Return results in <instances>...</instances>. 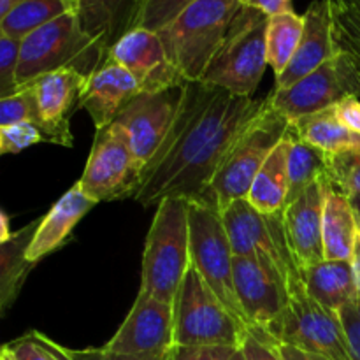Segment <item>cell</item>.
<instances>
[{
	"instance_id": "6",
	"label": "cell",
	"mask_w": 360,
	"mask_h": 360,
	"mask_svg": "<svg viewBox=\"0 0 360 360\" xmlns=\"http://www.w3.org/2000/svg\"><path fill=\"white\" fill-rule=\"evenodd\" d=\"M288 127L290 122L267 105L266 111L239 137L236 146L214 174L206 195L199 200L213 204L221 213L236 200L246 199L253 179L257 178L271 153L276 150L278 144L285 139Z\"/></svg>"
},
{
	"instance_id": "12",
	"label": "cell",
	"mask_w": 360,
	"mask_h": 360,
	"mask_svg": "<svg viewBox=\"0 0 360 360\" xmlns=\"http://www.w3.org/2000/svg\"><path fill=\"white\" fill-rule=\"evenodd\" d=\"M183 91L185 86H174L157 94H139L116 116L115 122L129 132L143 172L167 139L178 118Z\"/></svg>"
},
{
	"instance_id": "27",
	"label": "cell",
	"mask_w": 360,
	"mask_h": 360,
	"mask_svg": "<svg viewBox=\"0 0 360 360\" xmlns=\"http://www.w3.org/2000/svg\"><path fill=\"white\" fill-rule=\"evenodd\" d=\"M41 220L25 225L13 232L0 246V309L6 313L16 301L28 273L35 264L28 262L27 252L32 245Z\"/></svg>"
},
{
	"instance_id": "32",
	"label": "cell",
	"mask_w": 360,
	"mask_h": 360,
	"mask_svg": "<svg viewBox=\"0 0 360 360\" xmlns=\"http://www.w3.org/2000/svg\"><path fill=\"white\" fill-rule=\"evenodd\" d=\"M333 11L338 44L360 63V13L345 0H333Z\"/></svg>"
},
{
	"instance_id": "36",
	"label": "cell",
	"mask_w": 360,
	"mask_h": 360,
	"mask_svg": "<svg viewBox=\"0 0 360 360\" xmlns=\"http://www.w3.org/2000/svg\"><path fill=\"white\" fill-rule=\"evenodd\" d=\"M21 41L0 34V98L16 94V72L20 65Z\"/></svg>"
},
{
	"instance_id": "2",
	"label": "cell",
	"mask_w": 360,
	"mask_h": 360,
	"mask_svg": "<svg viewBox=\"0 0 360 360\" xmlns=\"http://www.w3.org/2000/svg\"><path fill=\"white\" fill-rule=\"evenodd\" d=\"M188 207L179 197L158 202L144 243L139 290L171 304L192 267Z\"/></svg>"
},
{
	"instance_id": "19",
	"label": "cell",
	"mask_w": 360,
	"mask_h": 360,
	"mask_svg": "<svg viewBox=\"0 0 360 360\" xmlns=\"http://www.w3.org/2000/svg\"><path fill=\"white\" fill-rule=\"evenodd\" d=\"M88 76L74 67L55 70L32 83L37 97L41 118L55 136V144L70 148L74 144L69 115L79 105Z\"/></svg>"
},
{
	"instance_id": "3",
	"label": "cell",
	"mask_w": 360,
	"mask_h": 360,
	"mask_svg": "<svg viewBox=\"0 0 360 360\" xmlns=\"http://www.w3.org/2000/svg\"><path fill=\"white\" fill-rule=\"evenodd\" d=\"M241 9V0H197L158 30L165 53L186 83H199Z\"/></svg>"
},
{
	"instance_id": "5",
	"label": "cell",
	"mask_w": 360,
	"mask_h": 360,
	"mask_svg": "<svg viewBox=\"0 0 360 360\" xmlns=\"http://www.w3.org/2000/svg\"><path fill=\"white\" fill-rule=\"evenodd\" d=\"M267 23L269 16L262 11L241 6L200 83L239 97H252L269 65Z\"/></svg>"
},
{
	"instance_id": "4",
	"label": "cell",
	"mask_w": 360,
	"mask_h": 360,
	"mask_svg": "<svg viewBox=\"0 0 360 360\" xmlns=\"http://www.w3.org/2000/svg\"><path fill=\"white\" fill-rule=\"evenodd\" d=\"M105 60V53L83 30L77 14L65 13L21 41L16 86L21 90L39 77L67 67L90 76Z\"/></svg>"
},
{
	"instance_id": "18",
	"label": "cell",
	"mask_w": 360,
	"mask_h": 360,
	"mask_svg": "<svg viewBox=\"0 0 360 360\" xmlns=\"http://www.w3.org/2000/svg\"><path fill=\"white\" fill-rule=\"evenodd\" d=\"M302 18L304 32L297 51L285 72L276 77L274 88L292 86L304 76L315 72L323 63L336 58L341 51L334 30L333 0H313Z\"/></svg>"
},
{
	"instance_id": "30",
	"label": "cell",
	"mask_w": 360,
	"mask_h": 360,
	"mask_svg": "<svg viewBox=\"0 0 360 360\" xmlns=\"http://www.w3.org/2000/svg\"><path fill=\"white\" fill-rule=\"evenodd\" d=\"M65 13L70 11L62 0H27L0 20V34L23 41L32 32Z\"/></svg>"
},
{
	"instance_id": "14",
	"label": "cell",
	"mask_w": 360,
	"mask_h": 360,
	"mask_svg": "<svg viewBox=\"0 0 360 360\" xmlns=\"http://www.w3.org/2000/svg\"><path fill=\"white\" fill-rule=\"evenodd\" d=\"M108 350L127 355H167L174 347V308L139 290Z\"/></svg>"
},
{
	"instance_id": "17",
	"label": "cell",
	"mask_w": 360,
	"mask_h": 360,
	"mask_svg": "<svg viewBox=\"0 0 360 360\" xmlns=\"http://www.w3.org/2000/svg\"><path fill=\"white\" fill-rule=\"evenodd\" d=\"M326 179L306 188L281 213L285 236L301 269L326 260L323 252V204Z\"/></svg>"
},
{
	"instance_id": "49",
	"label": "cell",
	"mask_w": 360,
	"mask_h": 360,
	"mask_svg": "<svg viewBox=\"0 0 360 360\" xmlns=\"http://www.w3.org/2000/svg\"><path fill=\"white\" fill-rule=\"evenodd\" d=\"M352 200V207H354L355 218H357V225H359V234H360V195L350 197Z\"/></svg>"
},
{
	"instance_id": "31",
	"label": "cell",
	"mask_w": 360,
	"mask_h": 360,
	"mask_svg": "<svg viewBox=\"0 0 360 360\" xmlns=\"http://www.w3.org/2000/svg\"><path fill=\"white\" fill-rule=\"evenodd\" d=\"M18 123H34L44 132L46 141L55 144V136L41 118L37 97L32 84L21 88L9 97L0 98V127L18 125Z\"/></svg>"
},
{
	"instance_id": "43",
	"label": "cell",
	"mask_w": 360,
	"mask_h": 360,
	"mask_svg": "<svg viewBox=\"0 0 360 360\" xmlns=\"http://www.w3.org/2000/svg\"><path fill=\"white\" fill-rule=\"evenodd\" d=\"M341 72L347 83L348 95H355L360 98V63L355 62L348 53L341 49Z\"/></svg>"
},
{
	"instance_id": "10",
	"label": "cell",
	"mask_w": 360,
	"mask_h": 360,
	"mask_svg": "<svg viewBox=\"0 0 360 360\" xmlns=\"http://www.w3.org/2000/svg\"><path fill=\"white\" fill-rule=\"evenodd\" d=\"M143 181V165L134 153L132 141L123 125L112 122L97 130L86 167L79 183L97 202L136 195Z\"/></svg>"
},
{
	"instance_id": "22",
	"label": "cell",
	"mask_w": 360,
	"mask_h": 360,
	"mask_svg": "<svg viewBox=\"0 0 360 360\" xmlns=\"http://www.w3.org/2000/svg\"><path fill=\"white\" fill-rule=\"evenodd\" d=\"M98 204L83 192V186L77 181L72 188L67 190L51 206L46 217L41 218L37 232L27 252L28 262L37 264L49 253L56 252L72 234L74 227L79 224L84 214Z\"/></svg>"
},
{
	"instance_id": "52",
	"label": "cell",
	"mask_w": 360,
	"mask_h": 360,
	"mask_svg": "<svg viewBox=\"0 0 360 360\" xmlns=\"http://www.w3.org/2000/svg\"><path fill=\"white\" fill-rule=\"evenodd\" d=\"M231 360H246L245 352H243L241 348H238V350H236V354L231 357Z\"/></svg>"
},
{
	"instance_id": "39",
	"label": "cell",
	"mask_w": 360,
	"mask_h": 360,
	"mask_svg": "<svg viewBox=\"0 0 360 360\" xmlns=\"http://www.w3.org/2000/svg\"><path fill=\"white\" fill-rule=\"evenodd\" d=\"M341 323H343L345 336H347L348 348L354 360H360V315L357 311V306L350 304L340 311Z\"/></svg>"
},
{
	"instance_id": "40",
	"label": "cell",
	"mask_w": 360,
	"mask_h": 360,
	"mask_svg": "<svg viewBox=\"0 0 360 360\" xmlns=\"http://www.w3.org/2000/svg\"><path fill=\"white\" fill-rule=\"evenodd\" d=\"M241 350L245 352L246 360H283L267 338L259 336L255 333H250L245 338Z\"/></svg>"
},
{
	"instance_id": "50",
	"label": "cell",
	"mask_w": 360,
	"mask_h": 360,
	"mask_svg": "<svg viewBox=\"0 0 360 360\" xmlns=\"http://www.w3.org/2000/svg\"><path fill=\"white\" fill-rule=\"evenodd\" d=\"M62 2L65 4L67 9H69L70 13L77 14V11H79V2H81V0H62Z\"/></svg>"
},
{
	"instance_id": "29",
	"label": "cell",
	"mask_w": 360,
	"mask_h": 360,
	"mask_svg": "<svg viewBox=\"0 0 360 360\" xmlns=\"http://www.w3.org/2000/svg\"><path fill=\"white\" fill-rule=\"evenodd\" d=\"M288 146V195L287 204L294 202L306 188L327 178V157L316 148L302 143L287 132Z\"/></svg>"
},
{
	"instance_id": "34",
	"label": "cell",
	"mask_w": 360,
	"mask_h": 360,
	"mask_svg": "<svg viewBox=\"0 0 360 360\" xmlns=\"http://www.w3.org/2000/svg\"><path fill=\"white\" fill-rule=\"evenodd\" d=\"M197 0H148L141 16L139 28L158 32Z\"/></svg>"
},
{
	"instance_id": "28",
	"label": "cell",
	"mask_w": 360,
	"mask_h": 360,
	"mask_svg": "<svg viewBox=\"0 0 360 360\" xmlns=\"http://www.w3.org/2000/svg\"><path fill=\"white\" fill-rule=\"evenodd\" d=\"M304 32V18L299 16L294 9L287 13L269 16L266 34L267 63L274 70V76H281L288 63L294 58L299 42Z\"/></svg>"
},
{
	"instance_id": "9",
	"label": "cell",
	"mask_w": 360,
	"mask_h": 360,
	"mask_svg": "<svg viewBox=\"0 0 360 360\" xmlns=\"http://www.w3.org/2000/svg\"><path fill=\"white\" fill-rule=\"evenodd\" d=\"M190 259L207 287L250 333L234 287V252L221 213L210 202L190 200Z\"/></svg>"
},
{
	"instance_id": "8",
	"label": "cell",
	"mask_w": 360,
	"mask_h": 360,
	"mask_svg": "<svg viewBox=\"0 0 360 360\" xmlns=\"http://www.w3.org/2000/svg\"><path fill=\"white\" fill-rule=\"evenodd\" d=\"M288 308L267 333L252 330L278 343L315 352L333 360H354L338 313L329 311L309 297L301 273L287 281Z\"/></svg>"
},
{
	"instance_id": "15",
	"label": "cell",
	"mask_w": 360,
	"mask_h": 360,
	"mask_svg": "<svg viewBox=\"0 0 360 360\" xmlns=\"http://www.w3.org/2000/svg\"><path fill=\"white\" fill-rule=\"evenodd\" d=\"M108 60L120 63L132 74L141 94H157L186 84L169 60L158 32L148 28H136L123 35L111 48Z\"/></svg>"
},
{
	"instance_id": "37",
	"label": "cell",
	"mask_w": 360,
	"mask_h": 360,
	"mask_svg": "<svg viewBox=\"0 0 360 360\" xmlns=\"http://www.w3.org/2000/svg\"><path fill=\"white\" fill-rule=\"evenodd\" d=\"M238 348L234 347H185L174 345L169 360H231Z\"/></svg>"
},
{
	"instance_id": "13",
	"label": "cell",
	"mask_w": 360,
	"mask_h": 360,
	"mask_svg": "<svg viewBox=\"0 0 360 360\" xmlns=\"http://www.w3.org/2000/svg\"><path fill=\"white\" fill-rule=\"evenodd\" d=\"M234 287L250 333H267L287 311V280L276 267L234 257Z\"/></svg>"
},
{
	"instance_id": "53",
	"label": "cell",
	"mask_w": 360,
	"mask_h": 360,
	"mask_svg": "<svg viewBox=\"0 0 360 360\" xmlns=\"http://www.w3.org/2000/svg\"><path fill=\"white\" fill-rule=\"evenodd\" d=\"M345 2L350 4V6H354L355 9H357L359 13H360V0H345Z\"/></svg>"
},
{
	"instance_id": "7",
	"label": "cell",
	"mask_w": 360,
	"mask_h": 360,
	"mask_svg": "<svg viewBox=\"0 0 360 360\" xmlns=\"http://www.w3.org/2000/svg\"><path fill=\"white\" fill-rule=\"evenodd\" d=\"M172 308L174 345L241 348L250 334L207 287L193 266L186 273Z\"/></svg>"
},
{
	"instance_id": "16",
	"label": "cell",
	"mask_w": 360,
	"mask_h": 360,
	"mask_svg": "<svg viewBox=\"0 0 360 360\" xmlns=\"http://www.w3.org/2000/svg\"><path fill=\"white\" fill-rule=\"evenodd\" d=\"M341 51L315 72L308 74L288 88H274L269 95V105L281 116L294 122L302 116L334 108L348 95L347 83L341 72Z\"/></svg>"
},
{
	"instance_id": "1",
	"label": "cell",
	"mask_w": 360,
	"mask_h": 360,
	"mask_svg": "<svg viewBox=\"0 0 360 360\" xmlns=\"http://www.w3.org/2000/svg\"><path fill=\"white\" fill-rule=\"evenodd\" d=\"M269 98L239 97L204 83H186L179 115L167 139L143 172L134 199L143 207L164 199L199 200L227 155Z\"/></svg>"
},
{
	"instance_id": "38",
	"label": "cell",
	"mask_w": 360,
	"mask_h": 360,
	"mask_svg": "<svg viewBox=\"0 0 360 360\" xmlns=\"http://www.w3.org/2000/svg\"><path fill=\"white\" fill-rule=\"evenodd\" d=\"M70 360H169L167 355H127L102 348H84V350H70L65 348Z\"/></svg>"
},
{
	"instance_id": "44",
	"label": "cell",
	"mask_w": 360,
	"mask_h": 360,
	"mask_svg": "<svg viewBox=\"0 0 360 360\" xmlns=\"http://www.w3.org/2000/svg\"><path fill=\"white\" fill-rule=\"evenodd\" d=\"M262 338H266V336H262ZM267 340H269V338H267ZM269 341L274 345V348H276V352L280 354V357L283 360H333L330 357H327V355L302 350V348L292 347V345H287V343H278V341H273V340H269Z\"/></svg>"
},
{
	"instance_id": "24",
	"label": "cell",
	"mask_w": 360,
	"mask_h": 360,
	"mask_svg": "<svg viewBox=\"0 0 360 360\" xmlns=\"http://www.w3.org/2000/svg\"><path fill=\"white\" fill-rule=\"evenodd\" d=\"M359 225L352 200L347 193L326 181V204H323V252L327 260H352Z\"/></svg>"
},
{
	"instance_id": "47",
	"label": "cell",
	"mask_w": 360,
	"mask_h": 360,
	"mask_svg": "<svg viewBox=\"0 0 360 360\" xmlns=\"http://www.w3.org/2000/svg\"><path fill=\"white\" fill-rule=\"evenodd\" d=\"M23 2H27V0H0V20H2L4 16H7L11 11L20 7Z\"/></svg>"
},
{
	"instance_id": "35",
	"label": "cell",
	"mask_w": 360,
	"mask_h": 360,
	"mask_svg": "<svg viewBox=\"0 0 360 360\" xmlns=\"http://www.w3.org/2000/svg\"><path fill=\"white\" fill-rule=\"evenodd\" d=\"M37 143H48L44 132L34 123L0 127V153H20Z\"/></svg>"
},
{
	"instance_id": "45",
	"label": "cell",
	"mask_w": 360,
	"mask_h": 360,
	"mask_svg": "<svg viewBox=\"0 0 360 360\" xmlns=\"http://www.w3.org/2000/svg\"><path fill=\"white\" fill-rule=\"evenodd\" d=\"M241 6L262 11L267 16L292 11V0H241Z\"/></svg>"
},
{
	"instance_id": "20",
	"label": "cell",
	"mask_w": 360,
	"mask_h": 360,
	"mask_svg": "<svg viewBox=\"0 0 360 360\" xmlns=\"http://www.w3.org/2000/svg\"><path fill=\"white\" fill-rule=\"evenodd\" d=\"M139 94L132 74L120 63L105 60L101 69L88 76L77 109H84L95 129L102 130L111 125L120 111Z\"/></svg>"
},
{
	"instance_id": "11",
	"label": "cell",
	"mask_w": 360,
	"mask_h": 360,
	"mask_svg": "<svg viewBox=\"0 0 360 360\" xmlns=\"http://www.w3.org/2000/svg\"><path fill=\"white\" fill-rule=\"evenodd\" d=\"M221 220L234 257L276 267L287 281L301 273L287 243L281 214H262L248 199H239L221 211Z\"/></svg>"
},
{
	"instance_id": "46",
	"label": "cell",
	"mask_w": 360,
	"mask_h": 360,
	"mask_svg": "<svg viewBox=\"0 0 360 360\" xmlns=\"http://www.w3.org/2000/svg\"><path fill=\"white\" fill-rule=\"evenodd\" d=\"M28 334H30V336L34 338L49 355H51L53 360H70L69 355H67L65 347H62V345H58L56 341H53L51 338H48L46 334L37 333V330H30Z\"/></svg>"
},
{
	"instance_id": "41",
	"label": "cell",
	"mask_w": 360,
	"mask_h": 360,
	"mask_svg": "<svg viewBox=\"0 0 360 360\" xmlns=\"http://www.w3.org/2000/svg\"><path fill=\"white\" fill-rule=\"evenodd\" d=\"M6 347L9 348L14 360H53L51 355L30 334H25L23 338L16 341H11Z\"/></svg>"
},
{
	"instance_id": "48",
	"label": "cell",
	"mask_w": 360,
	"mask_h": 360,
	"mask_svg": "<svg viewBox=\"0 0 360 360\" xmlns=\"http://www.w3.org/2000/svg\"><path fill=\"white\" fill-rule=\"evenodd\" d=\"M0 227H2V231H0V243H2L6 239H9L11 234H13L9 231V218H7L6 213H2V224H0Z\"/></svg>"
},
{
	"instance_id": "25",
	"label": "cell",
	"mask_w": 360,
	"mask_h": 360,
	"mask_svg": "<svg viewBox=\"0 0 360 360\" xmlns=\"http://www.w3.org/2000/svg\"><path fill=\"white\" fill-rule=\"evenodd\" d=\"M288 132L326 155L360 151V134L348 129L329 108L290 122Z\"/></svg>"
},
{
	"instance_id": "21",
	"label": "cell",
	"mask_w": 360,
	"mask_h": 360,
	"mask_svg": "<svg viewBox=\"0 0 360 360\" xmlns=\"http://www.w3.org/2000/svg\"><path fill=\"white\" fill-rule=\"evenodd\" d=\"M148 0H81L77 18L83 30L101 46L105 56L129 32L139 28Z\"/></svg>"
},
{
	"instance_id": "26",
	"label": "cell",
	"mask_w": 360,
	"mask_h": 360,
	"mask_svg": "<svg viewBox=\"0 0 360 360\" xmlns=\"http://www.w3.org/2000/svg\"><path fill=\"white\" fill-rule=\"evenodd\" d=\"M288 136L271 153L250 188L248 202L262 214H281L288 195Z\"/></svg>"
},
{
	"instance_id": "51",
	"label": "cell",
	"mask_w": 360,
	"mask_h": 360,
	"mask_svg": "<svg viewBox=\"0 0 360 360\" xmlns=\"http://www.w3.org/2000/svg\"><path fill=\"white\" fill-rule=\"evenodd\" d=\"M0 360H14L13 355H11L9 348H7V347H4L2 352H0Z\"/></svg>"
},
{
	"instance_id": "42",
	"label": "cell",
	"mask_w": 360,
	"mask_h": 360,
	"mask_svg": "<svg viewBox=\"0 0 360 360\" xmlns=\"http://www.w3.org/2000/svg\"><path fill=\"white\" fill-rule=\"evenodd\" d=\"M336 115L348 129L360 134V98L355 95H347L343 101L334 105Z\"/></svg>"
},
{
	"instance_id": "23",
	"label": "cell",
	"mask_w": 360,
	"mask_h": 360,
	"mask_svg": "<svg viewBox=\"0 0 360 360\" xmlns=\"http://www.w3.org/2000/svg\"><path fill=\"white\" fill-rule=\"evenodd\" d=\"M302 281L309 297L329 311L338 313L359 299L354 267L350 260H322L301 269Z\"/></svg>"
},
{
	"instance_id": "33",
	"label": "cell",
	"mask_w": 360,
	"mask_h": 360,
	"mask_svg": "<svg viewBox=\"0 0 360 360\" xmlns=\"http://www.w3.org/2000/svg\"><path fill=\"white\" fill-rule=\"evenodd\" d=\"M327 179L348 197L360 195V151L326 155Z\"/></svg>"
}]
</instances>
